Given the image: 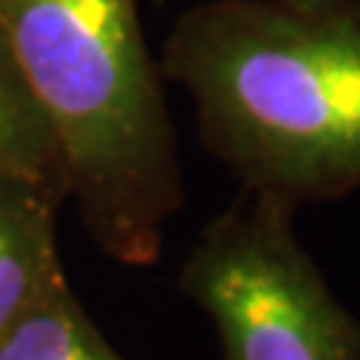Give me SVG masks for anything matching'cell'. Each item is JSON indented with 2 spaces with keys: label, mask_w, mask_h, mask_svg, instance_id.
I'll return each mask as SVG.
<instances>
[{
  "label": "cell",
  "mask_w": 360,
  "mask_h": 360,
  "mask_svg": "<svg viewBox=\"0 0 360 360\" xmlns=\"http://www.w3.org/2000/svg\"><path fill=\"white\" fill-rule=\"evenodd\" d=\"M9 177L39 180L66 195V168L54 129L0 27V180Z\"/></svg>",
  "instance_id": "5"
},
{
  "label": "cell",
  "mask_w": 360,
  "mask_h": 360,
  "mask_svg": "<svg viewBox=\"0 0 360 360\" xmlns=\"http://www.w3.org/2000/svg\"><path fill=\"white\" fill-rule=\"evenodd\" d=\"M295 210L246 193L180 264V291L217 328L222 360H360V315L300 243Z\"/></svg>",
  "instance_id": "3"
},
{
  "label": "cell",
  "mask_w": 360,
  "mask_h": 360,
  "mask_svg": "<svg viewBox=\"0 0 360 360\" xmlns=\"http://www.w3.org/2000/svg\"><path fill=\"white\" fill-rule=\"evenodd\" d=\"M0 27L54 129L66 198L96 250L153 264L184 205V177L139 4L0 0Z\"/></svg>",
  "instance_id": "2"
},
{
  "label": "cell",
  "mask_w": 360,
  "mask_h": 360,
  "mask_svg": "<svg viewBox=\"0 0 360 360\" xmlns=\"http://www.w3.org/2000/svg\"><path fill=\"white\" fill-rule=\"evenodd\" d=\"M160 70L246 193L300 207L360 189V0H205Z\"/></svg>",
  "instance_id": "1"
},
{
  "label": "cell",
  "mask_w": 360,
  "mask_h": 360,
  "mask_svg": "<svg viewBox=\"0 0 360 360\" xmlns=\"http://www.w3.org/2000/svg\"><path fill=\"white\" fill-rule=\"evenodd\" d=\"M63 198L39 180H0V342L66 279L58 250Z\"/></svg>",
  "instance_id": "4"
},
{
  "label": "cell",
  "mask_w": 360,
  "mask_h": 360,
  "mask_svg": "<svg viewBox=\"0 0 360 360\" xmlns=\"http://www.w3.org/2000/svg\"><path fill=\"white\" fill-rule=\"evenodd\" d=\"M0 360H123L75 297L70 283L51 295L0 342Z\"/></svg>",
  "instance_id": "6"
}]
</instances>
